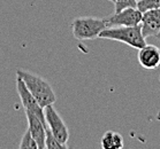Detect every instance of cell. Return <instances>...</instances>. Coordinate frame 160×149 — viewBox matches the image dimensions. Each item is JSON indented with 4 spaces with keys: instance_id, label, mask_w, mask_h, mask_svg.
I'll list each match as a JSON object with an SVG mask.
<instances>
[{
    "instance_id": "6da1fadb",
    "label": "cell",
    "mask_w": 160,
    "mask_h": 149,
    "mask_svg": "<svg viewBox=\"0 0 160 149\" xmlns=\"http://www.w3.org/2000/svg\"><path fill=\"white\" fill-rule=\"evenodd\" d=\"M16 76H18L24 81L28 90L31 92V94L35 96V99L43 108L53 105L57 101V96L53 88L48 80L44 79L43 77L22 69L16 70Z\"/></svg>"
},
{
    "instance_id": "7a4b0ae2",
    "label": "cell",
    "mask_w": 160,
    "mask_h": 149,
    "mask_svg": "<svg viewBox=\"0 0 160 149\" xmlns=\"http://www.w3.org/2000/svg\"><path fill=\"white\" fill-rule=\"evenodd\" d=\"M98 38L120 41L136 49L146 45L145 37L143 36L139 24L134 26H109L99 33Z\"/></svg>"
},
{
    "instance_id": "3957f363",
    "label": "cell",
    "mask_w": 160,
    "mask_h": 149,
    "mask_svg": "<svg viewBox=\"0 0 160 149\" xmlns=\"http://www.w3.org/2000/svg\"><path fill=\"white\" fill-rule=\"evenodd\" d=\"M107 28L105 18L83 17L75 18L72 23V31L77 40H92L99 37V33Z\"/></svg>"
},
{
    "instance_id": "277c9868",
    "label": "cell",
    "mask_w": 160,
    "mask_h": 149,
    "mask_svg": "<svg viewBox=\"0 0 160 149\" xmlns=\"http://www.w3.org/2000/svg\"><path fill=\"white\" fill-rule=\"evenodd\" d=\"M44 113H45L48 130L52 132V134L54 135L59 142L67 145L69 139V131L57 109L53 107V105H50L44 108Z\"/></svg>"
},
{
    "instance_id": "5b68a950",
    "label": "cell",
    "mask_w": 160,
    "mask_h": 149,
    "mask_svg": "<svg viewBox=\"0 0 160 149\" xmlns=\"http://www.w3.org/2000/svg\"><path fill=\"white\" fill-rule=\"evenodd\" d=\"M16 90H18V96L21 99L22 107L24 108V111H30V113L35 114L48 126L46 118H45V113H44V108L38 103V101L35 99V96L31 94V92L26 86L24 81L18 76H16Z\"/></svg>"
},
{
    "instance_id": "8992f818",
    "label": "cell",
    "mask_w": 160,
    "mask_h": 149,
    "mask_svg": "<svg viewBox=\"0 0 160 149\" xmlns=\"http://www.w3.org/2000/svg\"><path fill=\"white\" fill-rule=\"evenodd\" d=\"M143 13L137 7L126 8L119 13L105 18L107 28L109 26H134L141 24Z\"/></svg>"
},
{
    "instance_id": "52a82bcc",
    "label": "cell",
    "mask_w": 160,
    "mask_h": 149,
    "mask_svg": "<svg viewBox=\"0 0 160 149\" xmlns=\"http://www.w3.org/2000/svg\"><path fill=\"white\" fill-rule=\"evenodd\" d=\"M139 26L145 39L149 37L158 36L160 33V8L151 9L143 13L142 21Z\"/></svg>"
},
{
    "instance_id": "ba28073f",
    "label": "cell",
    "mask_w": 160,
    "mask_h": 149,
    "mask_svg": "<svg viewBox=\"0 0 160 149\" xmlns=\"http://www.w3.org/2000/svg\"><path fill=\"white\" fill-rule=\"evenodd\" d=\"M138 63L148 70L157 69L160 64V49L154 45H148L138 49Z\"/></svg>"
},
{
    "instance_id": "9c48e42d",
    "label": "cell",
    "mask_w": 160,
    "mask_h": 149,
    "mask_svg": "<svg viewBox=\"0 0 160 149\" xmlns=\"http://www.w3.org/2000/svg\"><path fill=\"white\" fill-rule=\"evenodd\" d=\"M26 116L28 119V128L30 133L36 141L38 149H46L45 147V138H46V130L48 127L35 115V114L26 111Z\"/></svg>"
},
{
    "instance_id": "30bf717a",
    "label": "cell",
    "mask_w": 160,
    "mask_h": 149,
    "mask_svg": "<svg viewBox=\"0 0 160 149\" xmlns=\"http://www.w3.org/2000/svg\"><path fill=\"white\" fill-rule=\"evenodd\" d=\"M100 143L104 149H121L123 147V138L115 131H107L102 137Z\"/></svg>"
},
{
    "instance_id": "8fae6325",
    "label": "cell",
    "mask_w": 160,
    "mask_h": 149,
    "mask_svg": "<svg viewBox=\"0 0 160 149\" xmlns=\"http://www.w3.org/2000/svg\"><path fill=\"white\" fill-rule=\"evenodd\" d=\"M45 147L46 149H67L68 145H63L61 142H59L55 137L52 134L50 130H46V138H45Z\"/></svg>"
},
{
    "instance_id": "7c38bea8",
    "label": "cell",
    "mask_w": 160,
    "mask_h": 149,
    "mask_svg": "<svg viewBox=\"0 0 160 149\" xmlns=\"http://www.w3.org/2000/svg\"><path fill=\"white\" fill-rule=\"evenodd\" d=\"M21 149H26V148H29V149H38V146H37L36 141H35V139L31 135L30 133L29 128L26 131V133L23 134L21 139V143L18 146Z\"/></svg>"
},
{
    "instance_id": "4fadbf2b",
    "label": "cell",
    "mask_w": 160,
    "mask_h": 149,
    "mask_svg": "<svg viewBox=\"0 0 160 149\" xmlns=\"http://www.w3.org/2000/svg\"><path fill=\"white\" fill-rule=\"evenodd\" d=\"M137 8L142 13H145L151 9H157V8H160V0H138Z\"/></svg>"
},
{
    "instance_id": "5bb4252c",
    "label": "cell",
    "mask_w": 160,
    "mask_h": 149,
    "mask_svg": "<svg viewBox=\"0 0 160 149\" xmlns=\"http://www.w3.org/2000/svg\"><path fill=\"white\" fill-rule=\"evenodd\" d=\"M131 7H137V0H115L114 1V8H115L114 13H119L126 8Z\"/></svg>"
},
{
    "instance_id": "9a60e30c",
    "label": "cell",
    "mask_w": 160,
    "mask_h": 149,
    "mask_svg": "<svg viewBox=\"0 0 160 149\" xmlns=\"http://www.w3.org/2000/svg\"><path fill=\"white\" fill-rule=\"evenodd\" d=\"M108 1H111V2H113V4H114V1H115V0H108Z\"/></svg>"
},
{
    "instance_id": "2e32d148",
    "label": "cell",
    "mask_w": 160,
    "mask_h": 149,
    "mask_svg": "<svg viewBox=\"0 0 160 149\" xmlns=\"http://www.w3.org/2000/svg\"><path fill=\"white\" fill-rule=\"evenodd\" d=\"M137 1H138V0H137Z\"/></svg>"
},
{
    "instance_id": "e0dca14e",
    "label": "cell",
    "mask_w": 160,
    "mask_h": 149,
    "mask_svg": "<svg viewBox=\"0 0 160 149\" xmlns=\"http://www.w3.org/2000/svg\"><path fill=\"white\" fill-rule=\"evenodd\" d=\"M159 79H160V78H159Z\"/></svg>"
}]
</instances>
